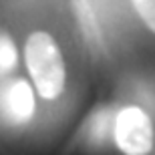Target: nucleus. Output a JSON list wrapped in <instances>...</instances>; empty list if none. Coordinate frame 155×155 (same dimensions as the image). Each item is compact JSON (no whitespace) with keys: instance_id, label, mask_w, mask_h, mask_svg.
<instances>
[{"instance_id":"20e7f679","label":"nucleus","mask_w":155,"mask_h":155,"mask_svg":"<svg viewBox=\"0 0 155 155\" xmlns=\"http://www.w3.org/2000/svg\"><path fill=\"white\" fill-rule=\"evenodd\" d=\"M16 64V48L6 35H0V75H6Z\"/></svg>"},{"instance_id":"7ed1b4c3","label":"nucleus","mask_w":155,"mask_h":155,"mask_svg":"<svg viewBox=\"0 0 155 155\" xmlns=\"http://www.w3.org/2000/svg\"><path fill=\"white\" fill-rule=\"evenodd\" d=\"M35 113V97L26 81H12L0 91V115L8 123L22 125Z\"/></svg>"},{"instance_id":"f257e3e1","label":"nucleus","mask_w":155,"mask_h":155,"mask_svg":"<svg viewBox=\"0 0 155 155\" xmlns=\"http://www.w3.org/2000/svg\"><path fill=\"white\" fill-rule=\"evenodd\" d=\"M24 61L40 97L57 99L64 89V61L61 48L48 32L36 30L24 45Z\"/></svg>"},{"instance_id":"39448f33","label":"nucleus","mask_w":155,"mask_h":155,"mask_svg":"<svg viewBox=\"0 0 155 155\" xmlns=\"http://www.w3.org/2000/svg\"><path fill=\"white\" fill-rule=\"evenodd\" d=\"M131 2L135 6V12L145 22V26L151 32H155V0H131Z\"/></svg>"},{"instance_id":"f03ea898","label":"nucleus","mask_w":155,"mask_h":155,"mask_svg":"<svg viewBox=\"0 0 155 155\" xmlns=\"http://www.w3.org/2000/svg\"><path fill=\"white\" fill-rule=\"evenodd\" d=\"M115 143L125 155H147L153 149L155 131L149 115L135 105L123 107L115 117Z\"/></svg>"}]
</instances>
